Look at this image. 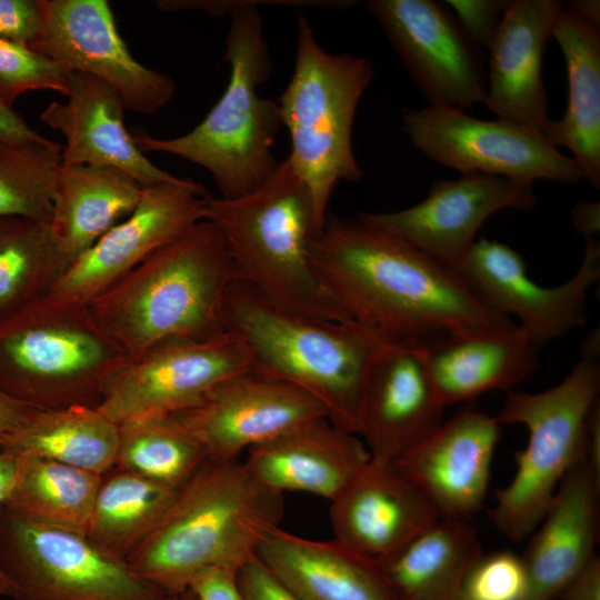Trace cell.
Masks as SVG:
<instances>
[{
	"mask_svg": "<svg viewBox=\"0 0 600 600\" xmlns=\"http://www.w3.org/2000/svg\"><path fill=\"white\" fill-rule=\"evenodd\" d=\"M312 268L352 321L424 344L517 327L483 304L447 263L361 218L328 213L310 244Z\"/></svg>",
	"mask_w": 600,
	"mask_h": 600,
	"instance_id": "obj_1",
	"label": "cell"
},
{
	"mask_svg": "<svg viewBox=\"0 0 600 600\" xmlns=\"http://www.w3.org/2000/svg\"><path fill=\"white\" fill-rule=\"evenodd\" d=\"M237 280L223 236L202 219L87 307L133 360L168 340L207 339L224 331V303Z\"/></svg>",
	"mask_w": 600,
	"mask_h": 600,
	"instance_id": "obj_2",
	"label": "cell"
},
{
	"mask_svg": "<svg viewBox=\"0 0 600 600\" xmlns=\"http://www.w3.org/2000/svg\"><path fill=\"white\" fill-rule=\"evenodd\" d=\"M283 513V494L262 484L243 461L209 459L127 562L159 590L181 592L204 569L239 570Z\"/></svg>",
	"mask_w": 600,
	"mask_h": 600,
	"instance_id": "obj_3",
	"label": "cell"
},
{
	"mask_svg": "<svg viewBox=\"0 0 600 600\" xmlns=\"http://www.w3.org/2000/svg\"><path fill=\"white\" fill-rule=\"evenodd\" d=\"M224 330L247 344L252 370L306 391L323 407L331 423L359 436L371 369L394 340L354 321L320 320L284 310L239 280L226 299Z\"/></svg>",
	"mask_w": 600,
	"mask_h": 600,
	"instance_id": "obj_4",
	"label": "cell"
},
{
	"mask_svg": "<svg viewBox=\"0 0 600 600\" xmlns=\"http://www.w3.org/2000/svg\"><path fill=\"white\" fill-rule=\"evenodd\" d=\"M257 7V1H216L217 14H231L223 56L230 77L204 119L176 138L132 134L143 153L163 152L204 168L223 199L254 191L279 163L272 151L282 127L279 106L258 92L272 73V60Z\"/></svg>",
	"mask_w": 600,
	"mask_h": 600,
	"instance_id": "obj_5",
	"label": "cell"
},
{
	"mask_svg": "<svg viewBox=\"0 0 600 600\" xmlns=\"http://www.w3.org/2000/svg\"><path fill=\"white\" fill-rule=\"evenodd\" d=\"M202 214L223 236L239 281L297 314L352 321L330 300L312 268L313 201L287 158L246 196L206 197Z\"/></svg>",
	"mask_w": 600,
	"mask_h": 600,
	"instance_id": "obj_6",
	"label": "cell"
},
{
	"mask_svg": "<svg viewBox=\"0 0 600 600\" xmlns=\"http://www.w3.org/2000/svg\"><path fill=\"white\" fill-rule=\"evenodd\" d=\"M373 77L367 57L326 51L307 17L298 14L294 69L277 103L290 137L287 160L310 191L317 233L337 186L363 176L352 150V129Z\"/></svg>",
	"mask_w": 600,
	"mask_h": 600,
	"instance_id": "obj_7",
	"label": "cell"
},
{
	"mask_svg": "<svg viewBox=\"0 0 600 600\" xmlns=\"http://www.w3.org/2000/svg\"><path fill=\"white\" fill-rule=\"evenodd\" d=\"M128 360L86 304L46 296L0 320V391L38 410L97 408Z\"/></svg>",
	"mask_w": 600,
	"mask_h": 600,
	"instance_id": "obj_8",
	"label": "cell"
},
{
	"mask_svg": "<svg viewBox=\"0 0 600 600\" xmlns=\"http://www.w3.org/2000/svg\"><path fill=\"white\" fill-rule=\"evenodd\" d=\"M600 363L583 356L557 386L537 393L508 391L500 424L521 423L529 432L514 453L512 480L496 492L489 518L506 538L520 542L544 516L561 480L587 457L588 418L599 400Z\"/></svg>",
	"mask_w": 600,
	"mask_h": 600,
	"instance_id": "obj_9",
	"label": "cell"
},
{
	"mask_svg": "<svg viewBox=\"0 0 600 600\" xmlns=\"http://www.w3.org/2000/svg\"><path fill=\"white\" fill-rule=\"evenodd\" d=\"M0 568L16 600H162L167 594L86 533L30 520L3 504Z\"/></svg>",
	"mask_w": 600,
	"mask_h": 600,
	"instance_id": "obj_10",
	"label": "cell"
},
{
	"mask_svg": "<svg viewBox=\"0 0 600 600\" xmlns=\"http://www.w3.org/2000/svg\"><path fill=\"white\" fill-rule=\"evenodd\" d=\"M403 130L434 162L464 173H483L531 182H577L583 173L547 137L508 120H482L452 107L407 109Z\"/></svg>",
	"mask_w": 600,
	"mask_h": 600,
	"instance_id": "obj_11",
	"label": "cell"
},
{
	"mask_svg": "<svg viewBox=\"0 0 600 600\" xmlns=\"http://www.w3.org/2000/svg\"><path fill=\"white\" fill-rule=\"evenodd\" d=\"M251 369L247 344L231 331L168 340L120 367L107 380L97 409L117 424L173 416L199 406L220 382Z\"/></svg>",
	"mask_w": 600,
	"mask_h": 600,
	"instance_id": "obj_12",
	"label": "cell"
},
{
	"mask_svg": "<svg viewBox=\"0 0 600 600\" xmlns=\"http://www.w3.org/2000/svg\"><path fill=\"white\" fill-rule=\"evenodd\" d=\"M584 239L579 270L553 288L531 280L521 254L499 241L474 240L450 267L489 309L517 317V324L539 350L588 322L587 293L600 277V244Z\"/></svg>",
	"mask_w": 600,
	"mask_h": 600,
	"instance_id": "obj_13",
	"label": "cell"
},
{
	"mask_svg": "<svg viewBox=\"0 0 600 600\" xmlns=\"http://www.w3.org/2000/svg\"><path fill=\"white\" fill-rule=\"evenodd\" d=\"M366 4L430 106L463 110L484 103L482 49L443 1L368 0Z\"/></svg>",
	"mask_w": 600,
	"mask_h": 600,
	"instance_id": "obj_14",
	"label": "cell"
},
{
	"mask_svg": "<svg viewBox=\"0 0 600 600\" xmlns=\"http://www.w3.org/2000/svg\"><path fill=\"white\" fill-rule=\"evenodd\" d=\"M69 72L109 84L126 109L153 114L170 102L173 79L138 62L120 37L106 0H43V23L32 46Z\"/></svg>",
	"mask_w": 600,
	"mask_h": 600,
	"instance_id": "obj_15",
	"label": "cell"
},
{
	"mask_svg": "<svg viewBox=\"0 0 600 600\" xmlns=\"http://www.w3.org/2000/svg\"><path fill=\"white\" fill-rule=\"evenodd\" d=\"M208 196L207 189L191 179L143 188L133 211L72 261L48 296L87 306L152 252L202 220Z\"/></svg>",
	"mask_w": 600,
	"mask_h": 600,
	"instance_id": "obj_16",
	"label": "cell"
},
{
	"mask_svg": "<svg viewBox=\"0 0 600 600\" xmlns=\"http://www.w3.org/2000/svg\"><path fill=\"white\" fill-rule=\"evenodd\" d=\"M173 416L217 461L237 460L299 424L327 418L306 391L252 369L226 379L199 406Z\"/></svg>",
	"mask_w": 600,
	"mask_h": 600,
	"instance_id": "obj_17",
	"label": "cell"
},
{
	"mask_svg": "<svg viewBox=\"0 0 600 600\" xmlns=\"http://www.w3.org/2000/svg\"><path fill=\"white\" fill-rule=\"evenodd\" d=\"M536 203L531 182L472 172L434 181L427 197L412 207L359 216L450 266L474 242L491 214Z\"/></svg>",
	"mask_w": 600,
	"mask_h": 600,
	"instance_id": "obj_18",
	"label": "cell"
},
{
	"mask_svg": "<svg viewBox=\"0 0 600 600\" xmlns=\"http://www.w3.org/2000/svg\"><path fill=\"white\" fill-rule=\"evenodd\" d=\"M500 426L496 417L460 411L393 462L441 519L469 521L486 499Z\"/></svg>",
	"mask_w": 600,
	"mask_h": 600,
	"instance_id": "obj_19",
	"label": "cell"
},
{
	"mask_svg": "<svg viewBox=\"0 0 600 600\" xmlns=\"http://www.w3.org/2000/svg\"><path fill=\"white\" fill-rule=\"evenodd\" d=\"M440 519L393 461L370 459L330 501L334 539L374 560L401 550Z\"/></svg>",
	"mask_w": 600,
	"mask_h": 600,
	"instance_id": "obj_20",
	"label": "cell"
},
{
	"mask_svg": "<svg viewBox=\"0 0 600 600\" xmlns=\"http://www.w3.org/2000/svg\"><path fill=\"white\" fill-rule=\"evenodd\" d=\"M563 10L559 0H509L489 47L487 108L544 134L551 119L542 81L546 43Z\"/></svg>",
	"mask_w": 600,
	"mask_h": 600,
	"instance_id": "obj_21",
	"label": "cell"
},
{
	"mask_svg": "<svg viewBox=\"0 0 600 600\" xmlns=\"http://www.w3.org/2000/svg\"><path fill=\"white\" fill-rule=\"evenodd\" d=\"M417 344L393 341L377 358L364 391L359 436L370 458L390 462L443 421Z\"/></svg>",
	"mask_w": 600,
	"mask_h": 600,
	"instance_id": "obj_22",
	"label": "cell"
},
{
	"mask_svg": "<svg viewBox=\"0 0 600 600\" xmlns=\"http://www.w3.org/2000/svg\"><path fill=\"white\" fill-rule=\"evenodd\" d=\"M600 477L587 457L563 477L521 558L520 600H557L597 556Z\"/></svg>",
	"mask_w": 600,
	"mask_h": 600,
	"instance_id": "obj_23",
	"label": "cell"
},
{
	"mask_svg": "<svg viewBox=\"0 0 600 600\" xmlns=\"http://www.w3.org/2000/svg\"><path fill=\"white\" fill-rule=\"evenodd\" d=\"M67 98L66 102H51L40 116L66 139L62 166L113 167L143 188L184 181L158 168L138 148L123 123L126 108L109 84L87 73L71 72Z\"/></svg>",
	"mask_w": 600,
	"mask_h": 600,
	"instance_id": "obj_24",
	"label": "cell"
},
{
	"mask_svg": "<svg viewBox=\"0 0 600 600\" xmlns=\"http://www.w3.org/2000/svg\"><path fill=\"white\" fill-rule=\"evenodd\" d=\"M370 459L358 434L318 418L250 448L243 462L273 491L307 492L331 501Z\"/></svg>",
	"mask_w": 600,
	"mask_h": 600,
	"instance_id": "obj_25",
	"label": "cell"
},
{
	"mask_svg": "<svg viewBox=\"0 0 600 600\" xmlns=\"http://www.w3.org/2000/svg\"><path fill=\"white\" fill-rule=\"evenodd\" d=\"M256 556L300 600H400L377 560L334 538L312 540L279 527Z\"/></svg>",
	"mask_w": 600,
	"mask_h": 600,
	"instance_id": "obj_26",
	"label": "cell"
},
{
	"mask_svg": "<svg viewBox=\"0 0 600 600\" xmlns=\"http://www.w3.org/2000/svg\"><path fill=\"white\" fill-rule=\"evenodd\" d=\"M417 346L444 408L488 391H511L538 368V349L519 326L448 336Z\"/></svg>",
	"mask_w": 600,
	"mask_h": 600,
	"instance_id": "obj_27",
	"label": "cell"
},
{
	"mask_svg": "<svg viewBox=\"0 0 600 600\" xmlns=\"http://www.w3.org/2000/svg\"><path fill=\"white\" fill-rule=\"evenodd\" d=\"M142 189L113 167L60 163L48 224L70 263L133 211Z\"/></svg>",
	"mask_w": 600,
	"mask_h": 600,
	"instance_id": "obj_28",
	"label": "cell"
},
{
	"mask_svg": "<svg viewBox=\"0 0 600 600\" xmlns=\"http://www.w3.org/2000/svg\"><path fill=\"white\" fill-rule=\"evenodd\" d=\"M567 66L568 104L544 136L569 149L589 182L600 187V30L563 8L552 32Z\"/></svg>",
	"mask_w": 600,
	"mask_h": 600,
	"instance_id": "obj_29",
	"label": "cell"
},
{
	"mask_svg": "<svg viewBox=\"0 0 600 600\" xmlns=\"http://www.w3.org/2000/svg\"><path fill=\"white\" fill-rule=\"evenodd\" d=\"M476 529L440 519L408 546L377 560L400 600H467V578L482 557Z\"/></svg>",
	"mask_w": 600,
	"mask_h": 600,
	"instance_id": "obj_30",
	"label": "cell"
},
{
	"mask_svg": "<svg viewBox=\"0 0 600 600\" xmlns=\"http://www.w3.org/2000/svg\"><path fill=\"white\" fill-rule=\"evenodd\" d=\"M117 449L118 424L82 404L37 410L2 448L97 474L116 466Z\"/></svg>",
	"mask_w": 600,
	"mask_h": 600,
	"instance_id": "obj_31",
	"label": "cell"
},
{
	"mask_svg": "<svg viewBox=\"0 0 600 600\" xmlns=\"http://www.w3.org/2000/svg\"><path fill=\"white\" fill-rule=\"evenodd\" d=\"M177 493L113 466L100 476L86 534L107 553L127 561L163 519Z\"/></svg>",
	"mask_w": 600,
	"mask_h": 600,
	"instance_id": "obj_32",
	"label": "cell"
},
{
	"mask_svg": "<svg viewBox=\"0 0 600 600\" xmlns=\"http://www.w3.org/2000/svg\"><path fill=\"white\" fill-rule=\"evenodd\" d=\"M17 454L14 479L3 506L30 520L86 533L101 474Z\"/></svg>",
	"mask_w": 600,
	"mask_h": 600,
	"instance_id": "obj_33",
	"label": "cell"
},
{
	"mask_svg": "<svg viewBox=\"0 0 600 600\" xmlns=\"http://www.w3.org/2000/svg\"><path fill=\"white\" fill-rule=\"evenodd\" d=\"M69 264L48 222L0 217V320L48 296Z\"/></svg>",
	"mask_w": 600,
	"mask_h": 600,
	"instance_id": "obj_34",
	"label": "cell"
},
{
	"mask_svg": "<svg viewBox=\"0 0 600 600\" xmlns=\"http://www.w3.org/2000/svg\"><path fill=\"white\" fill-rule=\"evenodd\" d=\"M209 460L203 444L174 416L118 424L116 466L178 491Z\"/></svg>",
	"mask_w": 600,
	"mask_h": 600,
	"instance_id": "obj_35",
	"label": "cell"
},
{
	"mask_svg": "<svg viewBox=\"0 0 600 600\" xmlns=\"http://www.w3.org/2000/svg\"><path fill=\"white\" fill-rule=\"evenodd\" d=\"M63 146L0 141V217L49 222Z\"/></svg>",
	"mask_w": 600,
	"mask_h": 600,
	"instance_id": "obj_36",
	"label": "cell"
},
{
	"mask_svg": "<svg viewBox=\"0 0 600 600\" xmlns=\"http://www.w3.org/2000/svg\"><path fill=\"white\" fill-rule=\"evenodd\" d=\"M70 73L26 44L0 39V100L10 108L28 91L53 90L68 96Z\"/></svg>",
	"mask_w": 600,
	"mask_h": 600,
	"instance_id": "obj_37",
	"label": "cell"
},
{
	"mask_svg": "<svg viewBox=\"0 0 600 600\" xmlns=\"http://www.w3.org/2000/svg\"><path fill=\"white\" fill-rule=\"evenodd\" d=\"M524 569L520 557L508 551L482 556L466 581L467 600H520Z\"/></svg>",
	"mask_w": 600,
	"mask_h": 600,
	"instance_id": "obj_38",
	"label": "cell"
},
{
	"mask_svg": "<svg viewBox=\"0 0 600 600\" xmlns=\"http://www.w3.org/2000/svg\"><path fill=\"white\" fill-rule=\"evenodd\" d=\"M509 0H446L469 38L481 49L492 43Z\"/></svg>",
	"mask_w": 600,
	"mask_h": 600,
	"instance_id": "obj_39",
	"label": "cell"
},
{
	"mask_svg": "<svg viewBox=\"0 0 600 600\" xmlns=\"http://www.w3.org/2000/svg\"><path fill=\"white\" fill-rule=\"evenodd\" d=\"M43 23V0H0V39L30 48Z\"/></svg>",
	"mask_w": 600,
	"mask_h": 600,
	"instance_id": "obj_40",
	"label": "cell"
},
{
	"mask_svg": "<svg viewBox=\"0 0 600 600\" xmlns=\"http://www.w3.org/2000/svg\"><path fill=\"white\" fill-rule=\"evenodd\" d=\"M244 600H300L254 556L238 570Z\"/></svg>",
	"mask_w": 600,
	"mask_h": 600,
	"instance_id": "obj_41",
	"label": "cell"
},
{
	"mask_svg": "<svg viewBox=\"0 0 600 600\" xmlns=\"http://www.w3.org/2000/svg\"><path fill=\"white\" fill-rule=\"evenodd\" d=\"M196 600H244L239 581L238 569L212 567L197 573L190 581Z\"/></svg>",
	"mask_w": 600,
	"mask_h": 600,
	"instance_id": "obj_42",
	"label": "cell"
},
{
	"mask_svg": "<svg viewBox=\"0 0 600 600\" xmlns=\"http://www.w3.org/2000/svg\"><path fill=\"white\" fill-rule=\"evenodd\" d=\"M37 410L0 391V449Z\"/></svg>",
	"mask_w": 600,
	"mask_h": 600,
	"instance_id": "obj_43",
	"label": "cell"
},
{
	"mask_svg": "<svg viewBox=\"0 0 600 600\" xmlns=\"http://www.w3.org/2000/svg\"><path fill=\"white\" fill-rule=\"evenodd\" d=\"M0 141L48 143L51 140L32 129L13 108L0 100Z\"/></svg>",
	"mask_w": 600,
	"mask_h": 600,
	"instance_id": "obj_44",
	"label": "cell"
},
{
	"mask_svg": "<svg viewBox=\"0 0 600 600\" xmlns=\"http://www.w3.org/2000/svg\"><path fill=\"white\" fill-rule=\"evenodd\" d=\"M558 600H600V560L596 556Z\"/></svg>",
	"mask_w": 600,
	"mask_h": 600,
	"instance_id": "obj_45",
	"label": "cell"
},
{
	"mask_svg": "<svg viewBox=\"0 0 600 600\" xmlns=\"http://www.w3.org/2000/svg\"><path fill=\"white\" fill-rule=\"evenodd\" d=\"M18 462V454L0 449V508L4 503L12 486ZM14 588L6 573L0 568V599L13 598Z\"/></svg>",
	"mask_w": 600,
	"mask_h": 600,
	"instance_id": "obj_46",
	"label": "cell"
},
{
	"mask_svg": "<svg viewBox=\"0 0 600 600\" xmlns=\"http://www.w3.org/2000/svg\"><path fill=\"white\" fill-rule=\"evenodd\" d=\"M571 219L584 238H592L600 229V202L579 201L571 211Z\"/></svg>",
	"mask_w": 600,
	"mask_h": 600,
	"instance_id": "obj_47",
	"label": "cell"
},
{
	"mask_svg": "<svg viewBox=\"0 0 600 600\" xmlns=\"http://www.w3.org/2000/svg\"><path fill=\"white\" fill-rule=\"evenodd\" d=\"M588 26L600 30V2L599 0H573L568 7Z\"/></svg>",
	"mask_w": 600,
	"mask_h": 600,
	"instance_id": "obj_48",
	"label": "cell"
},
{
	"mask_svg": "<svg viewBox=\"0 0 600 600\" xmlns=\"http://www.w3.org/2000/svg\"><path fill=\"white\" fill-rule=\"evenodd\" d=\"M162 600H196L190 589H186L181 592L167 593Z\"/></svg>",
	"mask_w": 600,
	"mask_h": 600,
	"instance_id": "obj_49",
	"label": "cell"
},
{
	"mask_svg": "<svg viewBox=\"0 0 600 600\" xmlns=\"http://www.w3.org/2000/svg\"><path fill=\"white\" fill-rule=\"evenodd\" d=\"M558 600V599H557Z\"/></svg>",
	"mask_w": 600,
	"mask_h": 600,
	"instance_id": "obj_50",
	"label": "cell"
}]
</instances>
